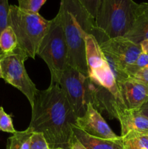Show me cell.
Returning a JSON list of instances; mask_svg holds the SVG:
<instances>
[{
	"label": "cell",
	"instance_id": "6da1fadb",
	"mask_svg": "<svg viewBox=\"0 0 148 149\" xmlns=\"http://www.w3.org/2000/svg\"><path fill=\"white\" fill-rule=\"evenodd\" d=\"M31 109L28 127L43 134L50 149L71 148L77 118L59 84L50 83L46 90H38Z\"/></svg>",
	"mask_w": 148,
	"mask_h": 149
},
{
	"label": "cell",
	"instance_id": "7a4b0ae2",
	"mask_svg": "<svg viewBox=\"0 0 148 149\" xmlns=\"http://www.w3.org/2000/svg\"><path fill=\"white\" fill-rule=\"evenodd\" d=\"M88 77L94 89L95 104L99 112H105L110 119L119 120L128 111L123 103L118 84L95 36L86 38Z\"/></svg>",
	"mask_w": 148,
	"mask_h": 149
},
{
	"label": "cell",
	"instance_id": "3957f363",
	"mask_svg": "<svg viewBox=\"0 0 148 149\" xmlns=\"http://www.w3.org/2000/svg\"><path fill=\"white\" fill-rule=\"evenodd\" d=\"M58 14L68 47V65L88 75L86 38L92 34L99 40L103 34L97 29L94 17L78 0H60Z\"/></svg>",
	"mask_w": 148,
	"mask_h": 149
},
{
	"label": "cell",
	"instance_id": "277c9868",
	"mask_svg": "<svg viewBox=\"0 0 148 149\" xmlns=\"http://www.w3.org/2000/svg\"><path fill=\"white\" fill-rule=\"evenodd\" d=\"M139 4L133 0H100L95 24L107 39L125 36L131 29Z\"/></svg>",
	"mask_w": 148,
	"mask_h": 149
},
{
	"label": "cell",
	"instance_id": "5b68a950",
	"mask_svg": "<svg viewBox=\"0 0 148 149\" xmlns=\"http://www.w3.org/2000/svg\"><path fill=\"white\" fill-rule=\"evenodd\" d=\"M50 22L39 13L24 11L16 5L10 7L8 26L15 33L17 47L23 49L28 58L35 59L39 45L49 29Z\"/></svg>",
	"mask_w": 148,
	"mask_h": 149
},
{
	"label": "cell",
	"instance_id": "8992f818",
	"mask_svg": "<svg viewBox=\"0 0 148 149\" xmlns=\"http://www.w3.org/2000/svg\"><path fill=\"white\" fill-rule=\"evenodd\" d=\"M37 55L46 63L51 74V83L58 84L68 66V47L60 15L51 20L47 32L42 39Z\"/></svg>",
	"mask_w": 148,
	"mask_h": 149
},
{
	"label": "cell",
	"instance_id": "52a82bcc",
	"mask_svg": "<svg viewBox=\"0 0 148 149\" xmlns=\"http://www.w3.org/2000/svg\"><path fill=\"white\" fill-rule=\"evenodd\" d=\"M75 117H81L86 111L87 105L95 104L94 89L88 75L68 65L59 81Z\"/></svg>",
	"mask_w": 148,
	"mask_h": 149
},
{
	"label": "cell",
	"instance_id": "ba28073f",
	"mask_svg": "<svg viewBox=\"0 0 148 149\" xmlns=\"http://www.w3.org/2000/svg\"><path fill=\"white\" fill-rule=\"evenodd\" d=\"M28 58L27 54L18 47L10 53L0 52L1 78L20 90L27 97L32 107L39 90L25 68L24 63Z\"/></svg>",
	"mask_w": 148,
	"mask_h": 149
},
{
	"label": "cell",
	"instance_id": "9c48e42d",
	"mask_svg": "<svg viewBox=\"0 0 148 149\" xmlns=\"http://www.w3.org/2000/svg\"><path fill=\"white\" fill-rule=\"evenodd\" d=\"M100 46L106 55L118 63L124 69L133 63L142 52L140 45L124 36L106 39L100 44Z\"/></svg>",
	"mask_w": 148,
	"mask_h": 149
},
{
	"label": "cell",
	"instance_id": "30bf717a",
	"mask_svg": "<svg viewBox=\"0 0 148 149\" xmlns=\"http://www.w3.org/2000/svg\"><path fill=\"white\" fill-rule=\"evenodd\" d=\"M75 126L95 138L107 140H117L120 138L112 130L101 113L91 103L87 105L86 111L84 116L77 118Z\"/></svg>",
	"mask_w": 148,
	"mask_h": 149
},
{
	"label": "cell",
	"instance_id": "8fae6325",
	"mask_svg": "<svg viewBox=\"0 0 148 149\" xmlns=\"http://www.w3.org/2000/svg\"><path fill=\"white\" fill-rule=\"evenodd\" d=\"M122 100L129 111L139 110L148 101V87L132 79L118 83Z\"/></svg>",
	"mask_w": 148,
	"mask_h": 149
},
{
	"label": "cell",
	"instance_id": "7c38bea8",
	"mask_svg": "<svg viewBox=\"0 0 148 149\" xmlns=\"http://www.w3.org/2000/svg\"><path fill=\"white\" fill-rule=\"evenodd\" d=\"M124 37L139 45L148 39V2L139 4L133 26Z\"/></svg>",
	"mask_w": 148,
	"mask_h": 149
},
{
	"label": "cell",
	"instance_id": "4fadbf2b",
	"mask_svg": "<svg viewBox=\"0 0 148 149\" xmlns=\"http://www.w3.org/2000/svg\"><path fill=\"white\" fill-rule=\"evenodd\" d=\"M73 134L75 138L87 149H124L123 139L121 136L117 140H107L95 138L74 125L73 127Z\"/></svg>",
	"mask_w": 148,
	"mask_h": 149
},
{
	"label": "cell",
	"instance_id": "5bb4252c",
	"mask_svg": "<svg viewBox=\"0 0 148 149\" xmlns=\"http://www.w3.org/2000/svg\"><path fill=\"white\" fill-rule=\"evenodd\" d=\"M118 122L121 127V137L130 132L148 133V117L141 113L139 110H128Z\"/></svg>",
	"mask_w": 148,
	"mask_h": 149
},
{
	"label": "cell",
	"instance_id": "9a60e30c",
	"mask_svg": "<svg viewBox=\"0 0 148 149\" xmlns=\"http://www.w3.org/2000/svg\"><path fill=\"white\" fill-rule=\"evenodd\" d=\"M33 134L29 127L24 131H16L7 140V149H30Z\"/></svg>",
	"mask_w": 148,
	"mask_h": 149
},
{
	"label": "cell",
	"instance_id": "2e32d148",
	"mask_svg": "<svg viewBox=\"0 0 148 149\" xmlns=\"http://www.w3.org/2000/svg\"><path fill=\"white\" fill-rule=\"evenodd\" d=\"M17 47V40L14 31L7 26L0 33V52L7 54Z\"/></svg>",
	"mask_w": 148,
	"mask_h": 149
},
{
	"label": "cell",
	"instance_id": "e0dca14e",
	"mask_svg": "<svg viewBox=\"0 0 148 149\" xmlns=\"http://www.w3.org/2000/svg\"><path fill=\"white\" fill-rule=\"evenodd\" d=\"M122 138L125 143L136 149H148V133L130 132Z\"/></svg>",
	"mask_w": 148,
	"mask_h": 149
},
{
	"label": "cell",
	"instance_id": "ac0fdd59",
	"mask_svg": "<svg viewBox=\"0 0 148 149\" xmlns=\"http://www.w3.org/2000/svg\"><path fill=\"white\" fill-rule=\"evenodd\" d=\"M147 65H148V55L142 52L133 63L130 64L126 67L125 71H126V74H128L129 78H131L139 70L145 68Z\"/></svg>",
	"mask_w": 148,
	"mask_h": 149
},
{
	"label": "cell",
	"instance_id": "d6986e66",
	"mask_svg": "<svg viewBox=\"0 0 148 149\" xmlns=\"http://www.w3.org/2000/svg\"><path fill=\"white\" fill-rule=\"evenodd\" d=\"M18 7L24 11L33 13H39L46 0H17Z\"/></svg>",
	"mask_w": 148,
	"mask_h": 149
},
{
	"label": "cell",
	"instance_id": "ffe728a7",
	"mask_svg": "<svg viewBox=\"0 0 148 149\" xmlns=\"http://www.w3.org/2000/svg\"><path fill=\"white\" fill-rule=\"evenodd\" d=\"M0 130L12 134H14L16 132L13 126L11 116L4 111L1 106L0 107Z\"/></svg>",
	"mask_w": 148,
	"mask_h": 149
},
{
	"label": "cell",
	"instance_id": "44dd1931",
	"mask_svg": "<svg viewBox=\"0 0 148 149\" xmlns=\"http://www.w3.org/2000/svg\"><path fill=\"white\" fill-rule=\"evenodd\" d=\"M10 7L8 0H0V33L8 26Z\"/></svg>",
	"mask_w": 148,
	"mask_h": 149
},
{
	"label": "cell",
	"instance_id": "7402d4cb",
	"mask_svg": "<svg viewBox=\"0 0 148 149\" xmlns=\"http://www.w3.org/2000/svg\"><path fill=\"white\" fill-rule=\"evenodd\" d=\"M30 149H50L43 134L33 132L31 137Z\"/></svg>",
	"mask_w": 148,
	"mask_h": 149
},
{
	"label": "cell",
	"instance_id": "603a6c76",
	"mask_svg": "<svg viewBox=\"0 0 148 149\" xmlns=\"http://www.w3.org/2000/svg\"><path fill=\"white\" fill-rule=\"evenodd\" d=\"M78 1L95 18L100 0H78Z\"/></svg>",
	"mask_w": 148,
	"mask_h": 149
},
{
	"label": "cell",
	"instance_id": "cb8c5ba5",
	"mask_svg": "<svg viewBox=\"0 0 148 149\" xmlns=\"http://www.w3.org/2000/svg\"><path fill=\"white\" fill-rule=\"evenodd\" d=\"M130 79L136 80L148 87V65L139 70Z\"/></svg>",
	"mask_w": 148,
	"mask_h": 149
},
{
	"label": "cell",
	"instance_id": "d4e9b609",
	"mask_svg": "<svg viewBox=\"0 0 148 149\" xmlns=\"http://www.w3.org/2000/svg\"><path fill=\"white\" fill-rule=\"evenodd\" d=\"M70 149H87L74 135Z\"/></svg>",
	"mask_w": 148,
	"mask_h": 149
},
{
	"label": "cell",
	"instance_id": "484cf974",
	"mask_svg": "<svg viewBox=\"0 0 148 149\" xmlns=\"http://www.w3.org/2000/svg\"><path fill=\"white\" fill-rule=\"evenodd\" d=\"M140 47L141 49H142V52L144 53H146L148 55V39H146V40L142 41V42H140Z\"/></svg>",
	"mask_w": 148,
	"mask_h": 149
},
{
	"label": "cell",
	"instance_id": "4316f807",
	"mask_svg": "<svg viewBox=\"0 0 148 149\" xmlns=\"http://www.w3.org/2000/svg\"><path fill=\"white\" fill-rule=\"evenodd\" d=\"M139 111L141 113H142L145 116H147L148 117V101L147 103H145L140 109H139Z\"/></svg>",
	"mask_w": 148,
	"mask_h": 149
},
{
	"label": "cell",
	"instance_id": "83f0119b",
	"mask_svg": "<svg viewBox=\"0 0 148 149\" xmlns=\"http://www.w3.org/2000/svg\"><path fill=\"white\" fill-rule=\"evenodd\" d=\"M123 145H124V149H136V148H134V147L132 146H131V145H129V144L125 143L124 141H123Z\"/></svg>",
	"mask_w": 148,
	"mask_h": 149
},
{
	"label": "cell",
	"instance_id": "f1b7e54d",
	"mask_svg": "<svg viewBox=\"0 0 148 149\" xmlns=\"http://www.w3.org/2000/svg\"><path fill=\"white\" fill-rule=\"evenodd\" d=\"M0 78H1V66H0Z\"/></svg>",
	"mask_w": 148,
	"mask_h": 149
},
{
	"label": "cell",
	"instance_id": "f546056e",
	"mask_svg": "<svg viewBox=\"0 0 148 149\" xmlns=\"http://www.w3.org/2000/svg\"><path fill=\"white\" fill-rule=\"evenodd\" d=\"M52 149H63V148H52Z\"/></svg>",
	"mask_w": 148,
	"mask_h": 149
}]
</instances>
